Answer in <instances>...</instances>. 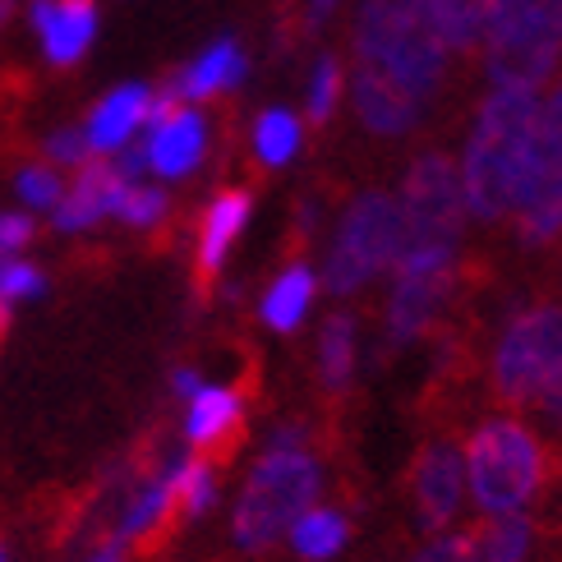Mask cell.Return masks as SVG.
Returning a JSON list of instances; mask_svg holds the SVG:
<instances>
[{"label":"cell","instance_id":"1","mask_svg":"<svg viewBox=\"0 0 562 562\" xmlns=\"http://www.w3.org/2000/svg\"><path fill=\"white\" fill-rule=\"evenodd\" d=\"M535 130H540V92L494 88L484 98L461 157L465 217L498 226L512 213V199H517L535 153Z\"/></svg>","mask_w":562,"mask_h":562},{"label":"cell","instance_id":"2","mask_svg":"<svg viewBox=\"0 0 562 562\" xmlns=\"http://www.w3.org/2000/svg\"><path fill=\"white\" fill-rule=\"evenodd\" d=\"M356 60L387 69L406 92L429 102L448 79V46L434 29L429 0H360Z\"/></svg>","mask_w":562,"mask_h":562},{"label":"cell","instance_id":"3","mask_svg":"<svg viewBox=\"0 0 562 562\" xmlns=\"http://www.w3.org/2000/svg\"><path fill=\"white\" fill-rule=\"evenodd\" d=\"M323 494V471L314 452H263L245 475L231 507V540L240 553H263L286 535Z\"/></svg>","mask_w":562,"mask_h":562},{"label":"cell","instance_id":"4","mask_svg":"<svg viewBox=\"0 0 562 562\" xmlns=\"http://www.w3.org/2000/svg\"><path fill=\"white\" fill-rule=\"evenodd\" d=\"M562 65V0H494L484 23V69L494 88L540 92Z\"/></svg>","mask_w":562,"mask_h":562},{"label":"cell","instance_id":"5","mask_svg":"<svg viewBox=\"0 0 562 562\" xmlns=\"http://www.w3.org/2000/svg\"><path fill=\"white\" fill-rule=\"evenodd\" d=\"M549 480L544 442L535 438L521 419H484V425L465 442V484L480 503L484 517H503V512H521L526 503L540 498Z\"/></svg>","mask_w":562,"mask_h":562},{"label":"cell","instance_id":"6","mask_svg":"<svg viewBox=\"0 0 562 562\" xmlns=\"http://www.w3.org/2000/svg\"><path fill=\"white\" fill-rule=\"evenodd\" d=\"M406 249V217L402 203L387 190H364L356 203L346 207L333 259H327V291L333 295H356L369 286L383 268H392Z\"/></svg>","mask_w":562,"mask_h":562},{"label":"cell","instance_id":"7","mask_svg":"<svg viewBox=\"0 0 562 562\" xmlns=\"http://www.w3.org/2000/svg\"><path fill=\"white\" fill-rule=\"evenodd\" d=\"M558 364H562V304L558 300L530 304L503 327L494 364H488V392L507 411L530 406V396L540 392V383Z\"/></svg>","mask_w":562,"mask_h":562},{"label":"cell","instance_id":"8","mask_svg":"<svg viewBox=\"0 0 562 562\" xmlns=\"http://www.w3.org/2000/svg\"><path fill=\"white\" fill-rule=\"evenodd\" d=\"M402 217H406V249L419 245H438V249H457L465 236V199H461V176L452 153L425 148L402 184Z\"/></svg>","mask_w":562,"mask_h":562},{"label":"cell","instance_id":"9","mask_svg":"<svg viewBox=\"0 0 562 562\" xmlns=\"http://www.w3.org/2000/svg\"><path fill=\"white\" fill-rule=\"evenodd\" d=\"M392 268H396V286L387 304V337L392 346H411L448 310L457 291V249H438V245L402 249V259Z\"/></svg>","mask_w":562,"mask_h":562},{"label":"cell","instance_id":"10","mask_svg":"<svg viewBox=\"0 0 562 562\" xmlns=\"http://www.w3.org/2000/svg\"><path fill=\"white\" fill-rule=\"evenodd\" d=\"M213 148V125H207L203 106H184L171 88H161L153 98L148 125L138 134V153L148 161V180L176 184L190 180Z\"/></svg>","mask_w":562,"mask_h":562},{"label":"cell","instance_id":"11","mask_svg":"<svg viewBox=\"0 0 562 562\" xmlns=\"http://www.w3.org/2000/svg\"><path fill=\"white\" fill-rule=\"evenodd\" d=\"M411 507L425 530H442L448 521H457L461 498H465V461L457 438L448 434H429L411 457Z\"/></svg>","mask_w":562,"mask_h":562},{"label":"cell","instance_id":"12","mask_svg":"<svg viewBox=\"0 0 562 562\" xmlns=\"http://www.w3.org/2000/svg\"><path fill=\"white\" fill-rule=\"evenodd\" d=\"M512 236L521 249L540 254L553 249L562 240V157L549 153L540 144V130H535V153L517 199H512Z\"/></svg>","mask_w":562,"mask_h":562},{"label":"cell","instance_id":"13","mask_svg":"<svg viewBox=\"0 0 562 562\" xmlns=\"http://www.w3.org/2000/svg\"><path fill=\"white\" fill-rule=\"evenodd\" d=\"M23 19L52 69H75L98 42V0H23Z\"/></svg>","mask_w":562,"mask_h":562},{"label":"cell","instance_id":"14","mask_svg":"<svg viewBox=\"0 0 562 562\" xmlns=\"http://www.w3.org/2000/svg\"><path fill=\"white\" fill-rule=\"evenodd\" d=\"M153 98L157 88H148L144 79H130V83H115L106 88L98 102L88 106L83 115V144H88V157H121L130 144H138V134L148 125V111H153Z\"/></svg>","mask_w":562,"mask_h":562},{"label":"cell","instance_id":"15","mask_svg":"<svg viewBox=\"0 0 562 562\" xmlns=\"http://www.w3.org/2000/svg\"><path fill=\"white\" fill-rule=\"evenodd\" d=\"M350 102H356L360 125L379 138H402L425 121V102L406 92L387 69L364 60H356V69H350Z\"/></svg>","mask_w":562,"mask_h":562},{"label":"cell","instance_id":"16","mask_svg":"<svg viewBox=\"0 0 562 562\" xmlns=\"http://www.w3.org/2000/svg\"><path fill=\"white\" fill-rule=\"evenodd\" d=\"M125 176L102 157H88L79 171H69L65 180V199L56 203L52 226L60 236H83V231L102 226L106 217H115V203L125 194Z\"/></svg>","mask_w":562,"mask_h":562},{"label":"cell","instance_id":"17","mask_svg":"<svg viewBox=\"0 0 562 562\" xmlns=\"http://www.w3.org/2000/svg\"><path fill=\"white\" fill-rule=\"evenodd\" d=\"M184 457H171L167 465H157L153 475H144L134 488L125 507L115 512V526H111V544H144L153 540L157 530H167L176 521V471H180Z\"/></svg>","mask_w":562,"mask_h":562},{"label":"cell","instance_id":"18","mask_svg":"<svg viewBox=\"0 0 562 562\" xmlns=\"http://www.w3.org/2000/svg\"><path fill=\"white\" fill-rule=\"evenodd\" d=\"M245 75H249V60L240 52V42L236 37H217L207 52H199L190 65H184L167 88L184 106H203V102L222 98V92H236L245 83Z\"/></svg>","mask_w":562,"mask_h":562},{"label":"cell","instance_id":"19","mask_svg":"<svg viewBox=\"0 0 562 562\" xmlns=\"http://www.w3.org/2000/svg\"><path fill=\"white\" fill-rule=\"evenodd\" d=\"M240 419H245V396L236 387H207L203 383L190 402H184L180 434L194 448V457H207L240 434Z\"/></svg>","mask_w":562,"mask_h":562},{"label":"cell","instance_id":"20","mask_svg":"<svg viewBox=\"0 0 562 562\" xmlns=\"http://www.w3.org/2000/svg\"><path fill=\"white\" fill-rule=\"evenodd\" d=\"M249 213H254L249 190H222L213 203L203 207L199 249H194V268H199L203 281H213L226 268V254H231V245L240 240V231L249 226Z\"/></svg>","mask_w":562,"mask_h":562},{"label":"cell","instance_id":"21","mask_svg":"<svg viewBox=\"0 0 562 562\" xmlns=\"http://www.w3.org/2000/svg\"><path fill=\"white\" fill-rule=\"evenodd\" d=\"M465 549H471V562H530L535 521L521 512L484 517L475 530H465Z\"/></svg>","mask_w":562,"mask_h":562},{"label":"cell","instance_id":"22","mask_svg":"<svg viewBox=\"0 0 562 562\" xmlns=\"http://www.w3.org/2000/svg\"><path fill=\"white\" fill-rule=\"evenodd\" d=\"M314 291H318V281L314 272L304 268V263H291L286 272H281L272 286L263 291V304H259V318L272 327V333H295V327L304 323V314H310V304H314Z\"/></svg>","mask_w":562,"mask_h":562},{"label":"cell","instance_id":"23","mask_svg":"<svg viewBox=\"0 0 562 562\" xmlns=\"http://www.w3.org/2000/svg\"><path fill=\"white\" fill-rule=\"evenodd\" d=\"M488 5L494 0H429L434 10V29L448 46V56H475L484 46V23H488Z\"/></svg>","mask_w":562,"mask_h":562},{"label":"cell","instance_id":"24","mask_svg":"<svg viewBox=\"0 0 562 562\" xmlns=\"http://www.w3.org/2000/svg\"><path fill=\"white\" fill-rule=\"evenodd\" d=\"M350 369H356V318L333 314L318 337V383L337 396L350 387Z\"/></svg>","mask_w":562,"mask_h":562},{"label":"cell","instance_id":"25","mask_svg":"<svg viewBox=\"0 0 562 562\" xmlns=\"http://www.w3.org/2000/svg\"><path fill=\"white\" fill-rule=\"evenodd\" d=\"M286 535H291V549H295L304 562H327L333 553H341V544H346L350 526H346L341 512L310 507V512H304V517H300V521H295Z\"/></svg>","mask_w":562,"mask_h":562},{"label":"cell","instance_id":"26","mask_svg":"<svg viewBox=\"0 0 562 562\" xmlns=\"http://www.w3.org/2000/svg\"><path fill=\"white\" fill-rule=\"evenodd\" d=\"M65 171L56 167H46L42 157L33 161H23V167L10 176V190L19 199V213H29V217H52L56 213V203L65 199Z\"/></svg>","mask_w":562,"mask_h":562},{"label":"cell","instance_id":"27","mask_svg":"<svg viewBox=\"0 0 562 562\" xmlns=\"http://www.w3.org/2000/svg\"><path fill=\"white\" fill-rule=\"evenodd\" d=\"M222 494V475L207 457H184L180 471H176V517L184 521H199L217 507Z\"/></svg>","mask_w":562,"mask_h":562},{"label":"cell","instance_id":"28","mask_svg":"<svg viewBox=\"0 0 562 562\" xmlns=\"http://www.w3.org/2000/svg\"><path fill=\"white\" fill-rule=\"evenodd\" d=\"M249 144H254V157L263 161V167H286V161L300 153V121L291 111H263L259 121H254V134H249Z\"/></svg>","mask_w":562,"mask_h":562},{"label":"cell","instance_id":"29","mask_svg":"<svg viewBox=\"0 0 562 562\" xmlns=\"http://www.w3.org/2000/svg\"><path fill=\"white\" fill-rule=\"evenodd\" d=\"M167 213H171V194L157 180H130L121 203H115V222L130 231H153L167 222Z\"/></svg>","mask_w":562,"mask_h":562},{"label":"cell","instance_id":"30","mask_svg":"<svg viewBox=\"0 0 562 562\" xmlns=\"http://www.w3.org/2000/svg\"><path fill=\"white\" fill-rule=\"evenodd\" d=\"M42 295H46L42 263H33L29 254H5V259H0V314L19 310V304H33Z\"/></svg>","mask_w":562,"mask_h":562},{"label":"cell","instance_id":"31","mask_svg":"<svg viewBox=\"0 0 562 562\" xmlns=\"http://www.w3.org/2000/svg\"><path fill=\"white\" fill-rule=\"evenodd\" d=\"M42 161L56 171H79L88 161V144H83V130L79 125H56L42 134Z\"/></svg>","mask_w":562,"mask_h":562},{"label":"cell","instance_id":"32","mask_svg":"<svg viewBox=\"0 0 562 562\" xmlns=\"http://www.w3.org/2000/svg\"><path fill=\"white\" fill-rule=\"evenodd\" d=\"M337 98H341V60L337 56H323L318 69H314V88H310V121H327L337 111Z\"/></svg>","mask_w":562,"mask_h":562},{"label":"cell","instance_id":"33","mask_svg":"<svg viewBox=\"0 0 562 562\" xmlns=\"http://www.w3.org/2000/svg\"><path fill=\"white\" fill-rule=\"evenodd\" d=\"M530 411H535V419H540L553 438H562V364L540 383V392L530 396Z\"/></svg>","mask_w":562,"mask_h":562},{"label":"cell","instance_id":"34","mask_svg":"<svg viewBox=\"0 0 562 562\" xmlns=\"http://www.w3.org/2000/svg\"><path fill=\"white\" fill-rule=\"evenodd\" d=\"M37 236V222L29 213H19V207H0V259L5 254H23Z\"/></svg>","mask_w":562,"mask_h":562},{"label":"cell","instance_id":"35","mask_svg":"<svg viewBox=\"0 0 562 562\" xmlns=\"http://www.w3.org/2000/svg\"><path fill=\"white\" fill-rule=\"evenodd\" d=\"M540 144L562 157V79L553 83L549 102H540Z\"/></svg>","mask_w":562,"mask_h":562},{"label":"cell","instance_id":"36","mask_svg":"<svg viewBox=\"0 0 562 562\" xmlns=\"http://www.w3.org/2000/svg\"><path fill=\"white\" fill-rule=\"evenodd\" d=\"M411 562H471V549H465V535H452V540H434L429 549H419Z\"/></svg>","mask_w":562,"mask_h":562},{"label":"cell","instance_id":"37","mask_svg":"<svg viewBox=\"0 0 562 562\" xmlns=\"http://www.w3.org/2000/svg\"><path fill=\"white\" fill-rule=\"evenodd\" d=\"M203 387V379H199V369H176V379H171V392L176 396H184V402H190V396Z\"/></svg>","mask_w":562,"mask_h":562},{"label":"cell","instance_id":"38","mask_svg":"<svg viewBox=\"0 0 562 562\" xmlns=\"http://www.w3.org/2000/svg\"><path fill=\"white\" fill-rule=\"evenodd\" d=\"M88 562H125V549L121 544H102V549H92Z\"/></svg>","mask_w":562,"mask_h":562},{"label":"cell","instance_id":"39","mask_svg":"<svg viewBox=\"0 0 562 562\" xmlns=\"http://www.w3.org/2000/svg\"><path fill=\"white\" fill-rule=\"evenodd\" d=\"M333 10H337V0H310V23L318 29V23H323L327 14H333Z\"/></svg>","mask_w":562,"mask_h":562},{"label":"cell","instance_id":"40","mask_svg":"<svg viewBox=\"0 0 562 562\" xmlns=\"http://www.w3.org/2000/svg\"><path fill=\"white\" fill-rule=\"evenodd\" d=\"M23 5V0H0V33H5L10 29V23H14V10Z\"/></svg>","mask_w":562,"mask_h":562},{"label":"cell","instance_id":"41","mask_svg":"<svg viewBox=\"0 0 562 562\" xmlns=\"http://www.w3.org/2000/svg\"><path fill=\"white\" fill-rule=\"evenodd\" d=\"M0 562H10V549L5 544H0Z\"/></svg>","mask_w":562,"mask_h":562}]
</instances>
